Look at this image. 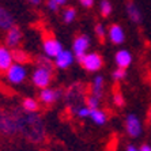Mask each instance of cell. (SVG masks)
Returning <instances> with one entry per match:
<instances>
[{
    "label": "cell",
    "mask_w": 151,
    "mask_h": 151,
    "mask_svg": "<svg viewBox=\"0 0 151 151\" xmlns=\"http://www.w3.org/2000/svg\"><path fill=\"white\" fill-rule=\"evenodd\" d=\"M18 121L19 135L23 139L32 143H41L45 140V124L38 113H26L22 110V108H19Z\"/></svg>",
    "instance_id": "cell-1"
},
{
    "label": "cell",
    "mask_w": 151,
    "mask_h": 151,
    "mask_svg": "<svg viewBox=\"0 0 151 151\" xmlns=\"http://www.w3.org/2000/svg\"><path fill=\"white\" fill-rule=\"evenodd\" d=\"M19 108L0 109V135L4 137H14L19 135Z\"/></svg>",
    "instance_id": "cell-2"
},
{
    "label": "cell",
    "mask_w": 151,
    "mask_h": 151,
    "mask_svg": "<svg viewBox=\"0 0 151 151\" xmlns=\"http://www.w3.org/2000/svg\"><path fill=\"white\" fill-rule=\"evenodd\" d=\"M53 79V70L45 67H38L33 71L32 75V82L35 87H38L40 90L45 87H49V84L52 83Z\"/></svg>",
    "instance_id": "cell-3"
},
{
    "label": "cell",
    "mask_w": 151,
    "mask_h": 151,
    "mask_svg": "<svg viewBox=\"0 0 151 151\" xmlns=\"http://www.w3.org/2000/svg\"><path fill=\"white\" fill-rule=\"evenodd\" d=\"M78 61L83 67V70H86L87 72H97V71H99L104 67V59H102L99 53L95 52H90V53L87 52Z\"/></svg>",
    "instance_id": "cell-4"
},
{
    "label": "cell",
    "mask_w": 151,
    "mask_h": 151,
    "mask_svg": "<svg viewBox=\"0 0 151 151\" xmlns=\"http://www.w3.org/2000/svg\"><path fill=\"white\" fill-rule=\"evenodd\" d=\"M27 76V71H26V67L23 64H18V63H14L6 71V78L7 81L12 84H19L26 79Z\"/></svg>",
    "instance_id": "cell-5"
},
{
    "label": "cell",
    "mask_w": 151,
    "mask_h": 151,
    "mask_svg": "<svg viewBox=\"0 0 151 151\" xmlns=\"http://www.w3.org/2000/svg\"><path fill=\"white\" fill-rule=\"evenodd\" d=\"M63 45L59 40H56L55 37H45L42 41V50H44V56L49 57V59H55L61 50H63Z\"/></svg>",
    "instance_id": "cell-6"
},
{
    "label": "cell",
    "mask_w": 151,
    "mask_h": 151,
    "mask_svg": "<svg viewBox=\"0 0 151 151\" xmlns=\"http://www.w3.org/2000/svg\"><path fill=\"white\" fill-rule=\"evenodd\" d=\"M125 131L128 136L131 137H139L142 135V132H143L142 121L135 113H129L125 117Z\"/></svg>",
    "instance_id": "cell-7"
},
{
    "label": "cell",
    "mask_w": 151,
    "mask_h": 151,
    "mask_svg": "<svg viewBox=\"0 0 151 151\" xmlns=\"http://www.w3.org/2000/svg\"><path fill=\"white\" fill-rule=\"evenodd\" d=\"M63 95V91L60 88H50V87H45L40 90L38 94V99L41 104L46 106L53 105L55 102H57Z\"/></svg>",
    "instance_id": "cell-8"
},
{
    "label": "cell",
    "mask_w": 151,
    "mask_h": 151,
    "mask_svg": "<svg viewBox=\"0 0 151 151\" xmlns=\"http://www.w3.org/2000/svg\"><path fill=\"white\" fill-rule=\"evenodd\" d=\"M88 48H90V37L88 35L81 34L75 37L74 44H72V53L78 60L87 53Z\"/></svg>",
    "instance_id": "cell-9"
},
{
    "label": "cell",
    "mask_w": 151,
    "mask_h": 151,
    "mask_svg": "<svg viewBox=\"0 0 151 151\" xmlns=\"http://www.w3.org/2000/svg\"><path fill=\"white\" fill-rule=\"evenodd\" d=\"M74 60H75V56L72 53V50L63 49L53 59V63H55V67L59 68V70H67V68H70L74 64Z\"/></svg>",
    "instance_id": "cell-10"
},
{
    "label": "cell",
    "mask_w": 151,
    "mask_h": 151,
    "mask_svg": "<svg viewBox=\"0 0 151 151\" xmlns=\"http://www.w3.org/2000/svg\"><path fill=\"white\" fill-rule=\"evenodd\" d=\"M22 41V32L21 29L17 27V26H12L11 29H8L6 32V37H4V42H6V46L10 48V49H15L19 46Z\"/></svg>",
    "instance_id": "cell-11"
},
{
    "label": "cell",
    "mask_w": 151,
    "mask_h": 151,
    "mask_svg": "<svg viewBox=\"0 0 151 151\" xmlns=\"http://www.w3.org/2000/svg\"><path fill=\"white\" fill-rule=\"evenodd\" d=\"M12 64V50L7 46H0V72H6Z\"/></svg>",
    "instance_id": "cell-12"
},
{
    "label": "cell",
    "mask_w": 151,
    "mask_h": 151,
    "mask_svg": "<svg viewBox=\"0 0 151 151\" xmlns=\"http://www.w3.org/2000/svg\"><path fill=\"white\" fill-rule=\"evenodd\" d=\"M114 61H116L117 68H123L127 70L132 64V55H131L129 50L127 49H120L116 52V56H114Z\"/></svg>",
    "instance_id": "cell-13"
},
{
    "label": "cell",
    "mask_w": 151,
    "mask_h": 151,
    "mask_svg": "<svg viewBox=\"0 0 151 151\" xmlns=\"http://www.w3.org/2000/svg\"><path fill=\"white\" fill-rule=\"evenodd\" d=\"M108 37H109L110 42L114 44V45H120L123 44L124 40H125V33H124V29L120 25H112L108 30Z\"/></svg>",
    "instance_id": "cell-14"
},
{
    "label": "cell",
    "mask_w": 151,
    "mask_h": 151,
    "mask_svg": "<svg viewBox=\"0 0 151 151\" xmlns=\"http://www.w3.org/2000/svg\"><path fill=\"white\" fill-rule=\"evenodd\" d=\"M14 17L7 8H4L3 6H0V30L7 32L8 29H11L12 26H15L14 23Z\"/></svg>",
    "instance_id": "cell-15"
},
{
    "label": "cell",
    "mask_w": 151,
    "mask_h": 151,
    "mask_svg": "<svg viewBox=\"0 0 151 151\" xmlns=\"http://www.w3.org/2000/svg\"><path fill=\"white\" fill-rule=\"evenodd\" d=\"M127 14H128L131 21L135 22V23H140L142 19H143L142 11L139 10V7H137L135 3H132V1H128V3H127Z\"/></svg>",
    "instance_id": "cell-16"
},
{
    "label": "cell",
    "mask_w": 151,
    "mask_h": 151,
    "mask_svg": "<svg viewBox=\"0 0 151 151\" xmlns=\"http://www.w3.org/2000/svg\"><path fill=\"white\" fill-rule=\"evenodd\" d=\"M104 86H105V81L102 76H95V79L93 81V84H91V95L97 97V98H102L104 95Z\"/></svg>",
    "instance_id": "cell-17"
},
{
    "label": "cell",
    "mask_w": 151,
    "mask_h": 151,
    "mask_svg": "<svg viewBox=\"0 0 151 151\" xmlns=\"http://www.w3.org/2000/svg\"><path fill=\"white\" fill-rule=\"evenodd\" d=\"M12 50V59H14V63L18 64H23L25 65L26 63L30 61V56L26 50L21 49V48H15V49H11Z\"/></svg>",
    "instance_id": "cell-18"
},
{
    "label": "cell",
    "mask_w": 151,
    "mask_h": 151,
    "mask_svg": "<svg viewBox=\"0 0 151 151\" xmlns=\"http://www.w3.org/2000/svg\"><path fill=\"white\" fill-rule=\"evenodd\" d=\"M90 119H91V121L94 124H97V125H104V124L106 123V120H108V116H106V113L104 112V110H101L98 108V109H91L90 110Z\"/></svg>",
    "instance_id": "cell-19"
},
{
    "label": "cell",
    "mask_w": 151,
    "mask_h": 151,
    "mask_svg": "<svg viewBox=\"0 0 151 151\" xmlns=\"http://www.w3.org/2000/svg\"><path fill=\"white\" fill-rule=\"evenodd\" d=\"M40 109V104L34 98H25L22 101V110L26 113H37Z\"/></svg>",
    "instance_id": "cell-20"
},
{
    "label": "cell",
    "mask_w": 151,
    "mask_h": 151,
    "mask_svg": "<svg viewBox=\"0 0 151 151\" xmlns=\"http://www.w3.org/2000/svg\"><path fill=\"white\" fill-rule=\"evenodd\" d=\"M112 3H110L109 0H101V3H99V11H101V15L104 18H108L110 14H112Z\"/></svg>",
    "instance_id": "cell-21"
},
{
    "label": "cell",
    "mask_w": 151,
    "mask_h": 151,
    "mask_svg": "<svg viewBox=\"0 0 151 151\" xmlns=\"http://www.w3.org/2000/svg\"><path fill=\"white\" fill-rule=\"evenodd\" d=\"M76 18V10L72 7H67L63 11V21L65 23H72Z\"/></svg>",
    "instance_id": "cell-22"
},
{
    "label": "cell",
    "mask_w": 151,
    "mask_h": 151,
    "mask_svg": "<svg viewBox=\"0 0 151 151\" xmlns=\"http://www.w3.org/2000/svg\"><path fill=\"white\" fill-rule=\"evenodd\" d=\"M94 30H95V35H97V38L99 40V42L104 44V42H105L106 35H108V32H106L105 26L102 25V23H97L95 27H94Z\"/></svg>",
    "instance_id": "cell-23"
},
{
    "label": "cell",
    "mask_w": 151,
    "mask_h": 151,
    "mask_svg": "<svg viewBox=\"0 0 151 151\" xmlns=\"http://www.w3.org/2000/svg\"><path fill=\"white\" fill-rule=\"evenodd\" d=\"M86 106L88 109H98L99 108V99L94 95H90L86 98Z\"/></svg>",
    "instance_id": "cell-24"
},
{
    "label": "cell",
    "mask_w": 151,
    "mask_h": 151,
    "mask_svg": "<svg viewBox=\"0 0 151 151\" xmlns=\"http://www.w3.org/2000/svg\"><path fill=\"white\" fill-rule=\"evenodd\" d=\"M112 76H113V79H114L116 82L123 81V79H125V76H127V70H123V68H116V70L112 72Z\"/></svg>",
    "instance_id": "cell-25"
},
{
    "label": "cell",
    "mask_w": 151,
    "mask_h": 151,
    "mask_svg": "<svg viewBox=\"0 0 151 151\" xmlns=\"http://www.w3.org/2000/svg\"><path fill=\"white\" fill-rule=\"evenodd\" d=\"M90 110L87 106H78V108H75V113L78 114V117H81V119H86V117L90 116Z\"/></svg>",
    "instance_id": "cell-26"
},
{
    "label": "cell",
    "mask_w": 151,
    "mask_h": 151,
    "mask_svg": "<svg viewBox=\"0 0 151 151\" xmlns=\"http://www.w3.org/2000/svg\"><path fill=\"white\" fill-rule=\"evenodd\" d=\"M113 101H114V104H116V106H119V108H123L124 105H125V99H124L123 94L120 91L114 93V97H113Z\"/></svg>",
    "instance_id": "cell-27"
},
{
    "label": "cell",
    "mask_w": 151,
    "mask_h": 151,
    "mask_svg": "<svg viewBox=\"0 0 151 151\" xmlns=\"http://www.w3.org/2000/svg\"><path fill=\"white\" fill-rule=\"evenodd\" d=\"M46 6H48V8H49L50 11H57L60 8V6L55 0H48V1H46Z\"/></svg>",
    "instance_id": "cell-28"
},
{
    "label": "cell",
    "mask_w": 151,
    "mask_h": 151,
    "mask_svg": "<svg viewBox=\"0 0 151 151\" xmlns=\"http://www.w3.org/2000/svg\"><path fill=\"white\" fill-rule=\"evenodd\" d=\"M79 3L86 8H90L93 7V4H94V0H79Z\"/></svg>",
    "instance_id": "cell-29"
},
{
    "label": "cell",
    "mask_w": 151,
    "mask_h": 151,
    "mask_svg": "<svg viewBox=\"0 0 151 151\" xmlns=\"http://www.w3.org/2000/svg\"><path fill=\"white\" fill-rule=\"evenodd\" d=\"M139 150L140 151H151V146L147 143H144V144H142V147L139 148Z\"/></svg>",
    "instance_id": "cell-30"
},
{
    "label": "cell",
    "mask_w": 151,
    "mask_h": 151,
    "mask_svg": "<svg viewBox=\"0 0 151 151\" xmlns=\"http://www.w3.org/2000/svg\"><path fill=\"white\" fill-rule=\"evenodd\" d=\"M127 151H140L137 147H135V146H132V144H129L128 147H127Z\"/></svg>",
    "instance_id": "cell-31"
},
{
    "label": "cell",
    "mask_w": 151,
    "mask_h": 151,
    "mask_svg": "<svg viewBox=\"0 0 151 151\" xmlns=\"http://www.w3.org/2000/svg\"><path fill=\"white\" fill-rule=\"evenodd\" d=\"M30 4H33V6H38L40 3H41V0H27Z\"/></svg>",
    "instance_id": "cell-32"
},
{
    "label": "cell",
    "mask_w": 151,
    "mask_h": 151,
    "mask_svg": "<svg viewBox=\"0 0 151 151\" xmlns=\"http://www.w3.org/2000/svg\"><path fill=\"white\" fill-rule=\"evenodd\" d=\"M55 1L59 4L60 7H61V6H65V3H67V0H55Z\"/></svg>",
    "instance_id": "cell-33"
},
{
    "label": "cell",
    "mask_w": 151,
    "mask_h": 151,
    "mask_svg": "<svg viewBox=\"0 0 151 151\" xmlns=\"http://www.w3.org/2000/svg\"><path fill=\"white\" fill-rule=\"evenodd\" d=\"M150 121H151V109H150Z\"/></svg>",
    "instance_id": "cell-34"
}]
</instances>
